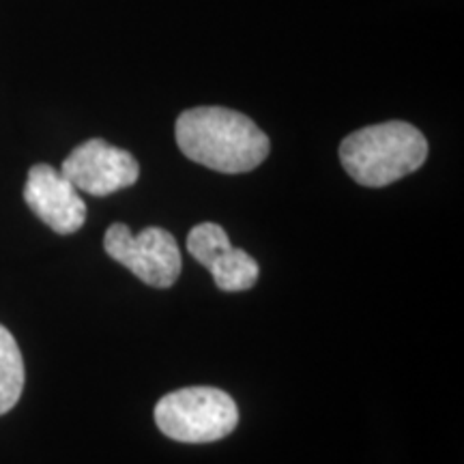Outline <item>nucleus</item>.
Returning a JSON list of instances; mask_svg holds the SVG:
<instances>
[{
    "label": "nucleus",
    "instance_id": "nucleus-1",
    "mask_svg": "<svg viewBox=\"0 0 464 464\" xmlns=\"http://www.w3.org/2000/svg\"><path fill=\"white\" fill-rule=\"evenodd\" d=\"M177 144L188 160L224 174L254 170L271 149L249 116L219 106L185 110L177 119Z\"/></svg>",
    "mask_w": 464,
    "mask_h": 464
},
{
    "label": "nucleus",
    "instance_id": "nucleus-2",
    "mask_svg": "<svg viewBox=\"0 0 464 464\" xmlns=\"http://www.w3.org/2000/svg\"><path fill=\"white\" fill-rule=\"evenodd\" d=\"M428 158V142L404 121L370 125L340 144V161L348 177L365 188H385L415 172Z\"/></svg>",
    "mask_w": 464,
    "mask_h": 464
},
{
    "label": "nucleus",
    "instance_id": "nucleus-3",
    "mask_svg": "<svg viewBox=\"0 0 464 464\" xmlns=\"http://www.w3.org/2000/svg\"><path fill=\"white\" fill-rule=\"evenodd\" d=\"M155 423L168 439L181 443H213L235 430L239 409L218 387H185L155 404Z\"/></svg>",
    "mask_w": 464,
    "mask_h": 464
},
{
    "label": "nucleus",
    "instance_id": "nucleus-4",
    "mask_svg": "<svg viewBox=\"0 0 464 464\" xmlns=\"http://www.w3.org/2000/svg\"><path fill=\"white\" fill-rule=\"evenodd\" d=\"M108 256L153 288H170L183 269L181 249L170 232L158 226L133 235L130 226L112 224L103 237Z\"/></svg>",
    "mask_w": 464,
    "mask_h": 464
},
{
    "label": "nucleus",
    "instance_id": "nucleus-5",
    "mask_svg": "<svg viewBox=\"0 0 464 464\" xmlns=\"http://www.w3.org/2000/svg\"><path fill=\"white\" fill-rule=\"evenodd\" d=\"M61 172L78 191L108 196L131 188L140 177V166L130 150L112 147L102 138H91L69 153Z\"/></svg>",
    "mask_w": 464,
    "mask_h": 464
},
{
    "label": "nucleus",
    "instance_id": "nucleus-6",
    "mask_svg": "<svg viewBox=\"0 0 464 464\" xmlns=\"http://www.w3.org/2000/svg\"><path fill=\"white\" fill-rule=\"evenodd\" d=\"M188 249L205 269L211 271L216 286L224 293L249 290L258 280V263L239 247H232L219 224L194 226L188 235Z\"/></svg>",
    "mask_w": 464,
    "mask_h": 464
},
{
    "label": "nucleus",
    "instance_id": "nucleus-7",
    "mask_svg": "<svg viewBox=\"0 0 464 464\" xmlns=\"http://www.w3.org/2000/svg\"><path fill=\"white\" fill-rule=\"evenodd\" d=\"M24 200L34 216L58 235H73L86 222L82 196L50 164H37L28 170Z\"/></svg>",
    "mask_w": 464,
    "mask_h": 464
},
{
    "label": "nucleus",
    "instance_id": "nucleus-8",
    "mask_svg": "<svg viewBox=\"0 0 464 464\" xmlns=\"http://www.w3.org/2000/svg\"><path fill=\"white\" fill-rule=\"evenodd\" d=\"M24 359L14 334L0 324V415L9 413L24 392Z\"/></svg>",
    "mask_w": 464,
    "mask_h": 464
}]
</instances>
